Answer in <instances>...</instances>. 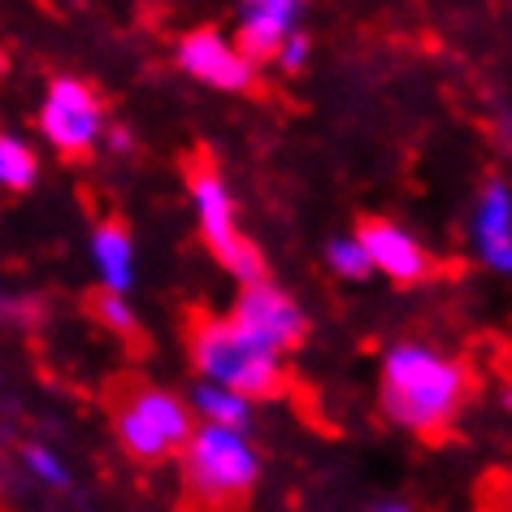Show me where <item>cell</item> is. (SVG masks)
I'll return each mask as SVG.
<instances>
[{"instance_id": "obj_16", "label": "cell", "mask_w": 512, "mask_h": 512, "mask_svg": "<svg viewBox=\"0 0 512 512\" xmlns=\"http://www.w3.org/2000/svg\"><path fill=\"white\" fill-rule=\"evenodd\" d=\"M326 265L339 278H352V283L374 270V265H369V252L361 248V239H356V235H335V239H330L326 243Z\"/></svg>"}, {"instance_id": "obj_22", "label": "cell", "mask_w": 512, "mask_h": 512, "mask_svg": "<svg viewBox=\"0 0 512 512\" xmlns=\"http://www.w3.org/2000/svg\"><path fill=\"white\" fill-rule=\"evenodd\" d=\"M504 400H508V408H512V387H508V395H504Z\"/></svg>"}, {"instance_id": "obj_7", "label": "cell", "mask_w": 512, "mask_h": 512, "mask_svg": "<svg viewBox=\"0 0 512 512\" xmlns=\"http://www.w3.org/2000/svg\"><path fill=\"white\" fill-rule=\"evenodd\" d=\"M230 322L243 326L256 343H265V348L278 352V356L291 352V348H300V343L309 339V317H304V309L287 296L283 287H274L270 278L248 283L239 291Z\"/></svg>"}, {"instance_id": "obj_3", "label": "cell", "mask_w": 512, "mask_h": 512, "mask_svg": "<svg viewBox=\"0 0 512 512\" xmlns=\"http://www.w3.org/2000/svg\"><path fill=\"white\" fill-rule=\"evenodd\" d=\"M183 491L200 512L239 508L261 482V452L248 434L222 426H196L183 452Z\"/></svg>"}, {"instance_id": "obj_18", "label": "cell", "mask_w": 512, "mask_h": 512, "mask_svg": "<svg viewBox=\"0 0 512 512\" xmlns=\"http://www.w3.org/2000/svg\"><path fill=\"white\" fill-rule=\"evenodd\" d=\"M309 57H313V40H309V31H291L283 44H278V53H274V66H283L287 74H300L304 66H309Z\"/></svg>"}, {"instance_id": "obj_11", "label": "cell", "mask_w": 512, "mask_h": 512, "mask_svg": "<svg viewBox=\"0 0 512 512\" xmlns=\"http://www.w3.org/2000/svg\"><path fill=\"white\" fill-rule=\"evenodd\" d=\"M473 239H478L482 261L495 274L512 278V191L499 178H491L478 191V204H473Z\"/></svg>"}, {"instance_id": "obj_20", "label": "cell", "mask_w": 512, "mask_h": 512, "mask_svg": "<svg viewBox=\"0 0 512 512\" xmlns=\"http://www.w3.org/2000/svg\"><path fill=\"white\" fill-rule=\"evenodd\" d=\"M374 512H413V508H404V504H382V508H374Z\"/></svg>"}, {"instance_id": "obj_5", "label": "cell", "mask_w": 512, "mask_h": 512, "mask_svg": "<svg viewBox=\"0 0 512 512\" xmlns=\"http://www.w3.org/2000/svg\"><path fill=\"white\" fill-rule=\"evenodd\" d=\"M113 430H118L122 452L139 460V465H161V460L178 456L196 430L187 400L161 391V387H135L122 395L118 413H113Z\"/></svg>"}, {"instance_id": "obj_13", "label": "cell", "mask_w": 512, "mask_h": 512, "mask_svg": "<svg viewBox=\"0 0 512 512\" xmlns=\"http://www.w3.org/2000/svg\"><path fill=\"white\" fill-rule=\"evenodd\" d=\"M191 417H200V426H222V430H239L248 434L252 426V400H243V395L226 391V387H213V382H200L196 391H191Z\"/></svg>"}, {"instance_id": "obj_4", "label": "cell", "mask_w": 512, "mask_h": 512, "mask_svg": "<svg viewBox=\"0 0 512 512\" xmlns=\"http://www.w3.org/2000/svg\"><path fill=\"white\" fill-rule=\"evenodd\" d=\"M187 191H191V204H196L200 235L213 248L217 261H222L243 287L261 283L265 256L252 239H243V230L235 222V200H230L226 178H222V170H217V161L209 157V152H196V157L187 161Z\"/></svg>"}, {"instance_id": "obj_12", "label": "cell", "mask_w": 512, "mask_h": 512, "mask_svg": "<svg viewBox=\"0 0 512 512\" xmlns=\"http://www.w3.org/2000/svg\"><path fill=\"white\" fill-rule=\"evenodd\" d=\"M92 265L100 274V287L113 296H126L135 287V239L122 222H100L92 230Z\"/></svg>"}, {"instance_id": "obj_14", "label": "cell", "mask_w": 512, "mask_h": 512, "mask_svg": "<svg viewBox=\"0 0 512 512\" xmlns=\"http://www.w3.org/2000/svg\"><path fill=\"white\" fill-rule=\"evenodd\" d=\"M40 174V161L35 152L14 135H0V187L5 191H27Z\"/></svg>"}, {"instance_id": "obj_19", "label": "cell", "mask_w": 512, "mask_h": 512, "mask_svg": "<svg viewBox=\"0 0 512 512\" xmlns=\"http://www.w3.org/2000/svg\"><path fill=\"white\" fill-rule=\"evenodd\" d=\"M109 148H113V152H131V131L113 126V131H109Z\"/></svg>"}, {"instance_id": "obj_17", "label": "cell", "mask_w": 512, "mask_h": 512, "mask_svg": "<svg viewBox=\"0 0 512 512\" xmlns=\"http://www.w3.org/2000/svg\"><path fill=\"white\" fill-rule=\"evenodd\" d=\"M92 309H96V322L113 330V335H122V339H135L139 335V317L135 309L126 304V296H113V291H100V296L92 300Z\"/></svg>"}, {"instance_id": "obj_10", "label": "cell", "mask_w": 512, "mask_h": 512, "mask_svg": "<svg viewBox=\"0 0 512 512\" xmlns=\"http://www.w3.org/2000/svg\"><path fill=\"white\" fill-rule=\"evenodd\" d=\"M300 14H304V0H243L239 44H235L243 61H252V66L274 61L278 44L300 27Z\"/></svg>"}, {"instance_id": "obj_1", "label": "cell", "mask_w": 512, "mask_h": 512, "mask_svg": "<svg viewBox=\"0 0 512 512\" xmlns=\"http://www.w3.org/2000/svg\"><path fill=\"white\" fill-rule=\"evenodd\" d=\"M469 400V369L426 343H395L382 356V391L378 404L387 421L408 434L439 439L452 430Z\"/></svg>"}, {"instance_id": "obj_9", "label": "cell", "mask_w": 512, "mask_h": 512, "mask_svg": "<svg viewBox=\"0 0 512 512\" xmlns=\"http://www.w3.org/2000/svg\"><path fill=\"white\" fill-rule=\"evenodd\" d=\"M356 239H361V248L369 252V265L387 274L391 283L413 287L434 274V261L426 256V248H421L408 230L387 222V217H365V222L356 226Z\"/></svg>"}, {"instance_id": "obj_15", "label": "cell", "mask_w": 512, "mask_h": 512, "mask_svg": "<svg viewBox=\"0 0 512 512\" xmlns=\"http://www.w3.org/2000/svg\"><path fill=\"white\" fill-rule=\"evenodd\" d=\"M22 465H27V473L40 486H48V491H66L70 486V469H66V460H61L53 447H44V443H31V447H22Z\"/></svg>"}, {"instance_id": "obj_21", "label": "cell", "mask_w": 512, "mask_h": 512, "mask_svg": "<svg viewBox=\"0 0 512 512\" xmlns=\"http://www.w3.org/2000/svg\"><path fill=\"white\" fill-rule=\"evenodd\" d=\"M9 70V61H5V53H0V74H5Z\"/></svg>"}, {"instance_id": "obj_2", "label": "cell", "mask_w": 512, "mask_h": 512, "mask_svg": "<svg viewBox=\"0 0 512 512\" xmlns=\"http://www.w3.org/2000/svg\"><path fill=\"white\" fill-rule=\"evenodd\" d=\"M191 365L200 369L204 382L235 391L252 404L287 391L283 356L256 343L230 317H204V322L191 326Z\"/></svg>"}, {"instance_id": "obj_8", "label": "cell", "mask_w": 512, "mask_h": 512, "mask_svg": "<svg viewBox=\"0 0 512 512\" xmlns=\"http://www.w3.org/2000/svg\"><path fill=\"white\" fill-rule=\"evenodd\" d=\"M178 66L217 92H252L256 87V66L243 61L239 48L226 44L213 27H196L178 40Z\"/></svg>"}, {"instance_id": "obj_6", "label": "cell", "mask_w": 512, "mask_h": 512, "mask_svg": "<svg viewBox=\"0 0 512 512\" xmlns=\"http://www.w3.org/2000/svg\"><path fill=\"white\" fill-rule=\"evenodd\" d=\"M40 131L57 152L83 157L105 139V109L83 79H53L40 105Z\"/></svg>"}]
</instances>
